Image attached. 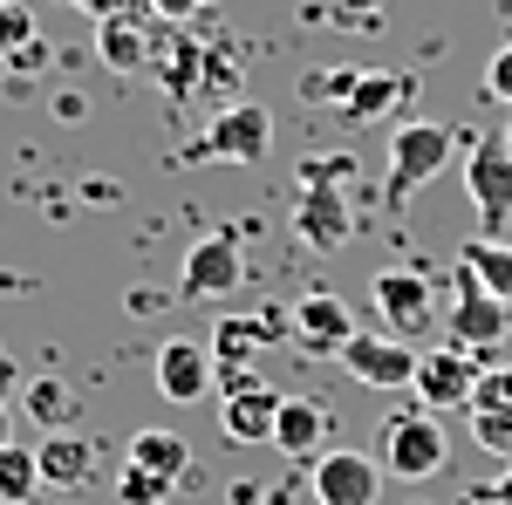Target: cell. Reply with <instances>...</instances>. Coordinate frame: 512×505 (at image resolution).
<instances>
[{"label":"cell","instance_id":"cell-39","mask_svg":"<svg viewBox=\"0 0 512 505\" xmlns=\"http://www.w3.org/2000/svg\"><path fill=\"white\" fill-rule=\"evenodd\" d=\"M506 144H512V123H506Z\"/></svg>","mask_w":512,"mask_h":505},{"label":"cell","instance_id":"cell-33","mask_svg":"<svg viewBox=\"0 0 512 505\" xmlns=\"http://www.w3.org/2000/svg\"><path fill=\"white\" fill-rule=\"evenodd\" d=\"M76 14H89V21H110V14H137V0H69Z\"/></svg>","mask_w":512,"mask_h":505},{"label":"cell","instance_id":"cell-26","mask_svg":"<svg viewBox=\"0 0 512 505\" xmlns=\"http://www.w3.org/2000/svg\"><path fill=\"white\" fill-rule=\"evenodd\" d=\"M472 444L512 465V410H472Z\"/></svg>","mask_w":512,"mask_h":505},{"label":"cell","instance_id":"cell-1","mask_svg":"<svg viewBox=\"0 0 512 505\" xmlns=\"http://www.w3.org/2000/svg\"><path fill=\"white\" fill-rule=\"evenodd\" d=\"M458 151H465V130L431 123V117H396L390 123V157H383V205L403 212L424 185H437L451 171Z\"/></svg>","mask_w":512,"mask_h":505},{"label":"cell","instance_id":"cell-30","mask_svg":"<svg viewBox=\"0 0 512 505\" xmlns=\"http://www.w3.org/2000/svg\"><path fill=\"white\" fill-rule=\"evenodd\" d=\"M328 21H342V28H376V21H383V0H328Z\"/></svg>","mask_w":512,"mask_h":505},{"label":"cell","instance_id":"cell-5","mask_svg":"<svg viewBox=\"0 0 512 505\" xmlns=\"http://www.w3.org/2000/svg\"><path fill=\"white\" fill-rule=\"evenodd\" d=\"M274 424H280V389L260 383V369L219 376V430H226V444H274Z\"/></svg>","mask_w":512,"mask_h":505},{"label":"cell","instance_id":"cell-8","mask_svg":"<svg viewBox=\"0 0 512 505\" xmlns=\"http://www.w3.org/2000/svg\"><path fill=\"white\" fill-rule=\"evenodd\" d=\"M246 280V246L239 233H205L178 267V301H226Z\"/></svg>","mask_w":512,"mask_h":505},{"label":"cell","instance_id":"cell-6","mask_svg":"<svg viewBox=\"0 0 512 505\" xmlns=\"http://www.w3.org/2000/svg\"><path fill=\"white\" fill-rule=\"evenodd\" d=\"M369 301L383 314V328L403 335V342L437 328V287H431V273H417V267H383L369 280Z\"/></svg>","mask_w":512,"mask_h":505},{"label":"cell","instance_id":"cell-11","mask_svg":"<svg viewBox=\"0 0 512 505\" xmlns=\"http://www.w3.org/2000/svg\"><path fill=\"white\" fill-rule=\"evenodd\" d=\"M342 369L362 389H410L417 383V349L390 328H355L349 349H342Z\"/></svg>","mask_w":512,"mask_h":505},{"label":"cell","instance_id":"cell-28","mask_svg":"<svg viewBox=\"0 0 512 505\" xmlns=\"http://www.w3.org/2000/svg\"><path fill=\"white\" fill-rule=\"evenodd\" d=\"M164 492H171V478H158V471H144V465H123L117 471V499L123 505H158Z\"/></svg>","mask_w":512,"mask_h":505},{"label":"cell","instance_id":"cell-32","mask_svg":"<svg viewBox=\"0 0 512 505\" xmlns=\"http://www.w3.org/2000/svg\"><path fill=\"white\" fill-rule=\"evenodd\" d=\"M48 62H55V48H48V41H28V48H21V55H14V62H7V76H41V69H48Z\"/></svg>","mask_w":512,"mask_h":505},{"label":"cell","instance_id":"cell-20","mask_svg":"<svg viewBox=\"0 0 512 505\" xmlns=\"http://www.w3.org/2000/svg\"><path fill=\"white\" fill-rule=\"evenodd\" d=\"M21 410H28L35 430H76L82 396L62 383V376H35V383H21Z\"/></svg>","mask_w":512,"mask_h":505},{"label":"cell","instance_id":"cell-17","mask_svg":"<svg viewBox=\"0 0 512 505\" xmlns=\"http://www.w3.org/2000/svg\"><path fill=\"white\" fill-rule=\"evenodd\" d=\"M328 437H335L328 403H315V396H280L274 451H287V458H321V444H328Z\"/></svg>","mask_w":512,"mask_h":505},{"label":"cell","instance_id":"cell-9","mask_svg":"<svg viewBox=\"0 0 512 505\" xmlns=\"http://www.w3.org/2000/svg\"><path fill=\"white\" fill-rule=\"evenodd\" d=\"M478 355L458 349V342H437V349L417 355V383L410 396L424 403V410H472V389H478Z\"/></svg>","mask_w":512,"mask_h":505},{"label":"cell","instance_id":"cell-27","mask_svg":"<svg viewBox=\"0 0 512 505\" xmlns=\"http://www.w3.org/2000/svg\"><path fill=\"white\" fill-rule=\"evenodd\" d=\"M355 69H315V76H301V96H308V103H335V110H342V103H349L355 96Z\"/></svg>","mask_w":512,"mask_h":505},{"label":"cell","instance_id":"cell-25","mask_svg":"<svg viewBox=\"0 0 512 505\" xmlns=\"http://www.w3.org/2000/svg\"><path fill=\"white\" fill-rule=\"evenodd\" d=\"M35 41V7L28 0H0V69Z\"/></svg>","mask_w":512,"mask_h":505},{"label":"cell","instance_id":"cell-14","mask_svg":"<svg viewBox=\"0 0 512 505\" xmlns=\"http://www.w3.org/2000/svg\"><path fill=\"white\" fill-rule=\"evenodd\" d=\"M294 233H301V246H315V253H342V246L355 239V219H349V198H342V185H301Z\"/></svg>","mask_w":512,"mask_h":505},{"label":"cell","instance_id":"cell-16","mask_svg":"<svg viewBox=\"0 0 512 505\" xmlns=\"http://www.w3.org/2000/svg\"><path fill=\"white\" fill-rule=\"evenodd\" d=\"M35 458H41V485H55V492H82V485L96 478V437H76V430H41Z\"/></svg>","mask_w":512,"mask_h":505},{"label":"cell","instance_id":"cell-7","mask_svg":"<svg viewBox=\"0 0 512 505\" xmlns=\"http://www.w3.org/2000/svg\"><path fill=\"white\" fill-rule=\"evenodd\" d=\"M383 458L369 451H321L308 471V499L315 505H383Z\"/></svg>","mask_w":512,"mask_h":505},{"label":"cell","instance_id":"cell-36","mask_svg":"<svg viewBox=\"0 0 512 505\" xmlns=\"http://www.w3.org/2000/svg\"><path fill=\"white\" fill-rule=\"evenodd\" d=\"M14 383H21V369H14V362H7V355H0V403H7V396H14Z\"/></svg>","mask_w":512,"mask_h":505},{"label":"cell","instance_id":"cell-4","mask_svg":"<svg viewBox=\"0 0 512 505\" xmlns=\"http://www.w3.org/2000/svg\"><path fill=\"white\" fill-rule=\"evenodd\" d=\"M465 192L478 205V226L492 239H506V219H512V144L499 130H465Z\"/></svg>","mask_w":512,"mask_h":505},{"label":"cell","instance_id":"cell-29","mask_svg":"<svg viewBox=\"0 0 512 505\" xmlns=\"http://www.w3.org/2000/svg\"><path fill=\"white\" fill-rule=\"evenodd\" d=\"M472 410H512V362H506V369H485V376H478Z\"/></svg>","mask_w":512,"mask_h":505},{"label":"cell","instance_id":"cell-18","mask_svg":"<svg viewBox=\"0 0 512 505\" xmlns=\"http://www.w3.org/2000/svg\"><path fill=\"white\" fill-rule=\"evenodd\" d=\"M151 28L137 21V14H110V21H96V62L110 69V76H144L151 69Z\"/></svg>","mask_w":512,"mask_h":505},{"label":"cell","instance_id":"cell-22","mask_svg":"<svg viewBox=\"0 0 512 505\" xmlns=\"http://www.w3.org/2000/svg\"><path fill=\"white\" fill-rule=\"evenodd\" d=\"M212 69V48H198L192 35H178L171 48H164V62H158V82H164V96L171 103H192L198 96V76Z\"/></svg>","mask_w":512,"mask_h":505},{"label":"cell","instance_id":"cell-31","mask_svg":"<svg viewBox=\"0 0 512 505\" xmlns=\"http://www.w3.org/2000/svg\"><path fill=\"white\" fill-rule=\"evenodd\" d=\"M485 89H492L499 103H512V41L492 55V62H485Z\"/></svg>","mask_w":512,"mask_h":505},{"label":"cell","instance_id":"cell-35","mask_svg":"<svg viewBox=\"0 0 512 505\" xmlns=\"http://www.w3.org/2000/svg\"><path fill=\"white\" fill-rule=\"evenodd\" d=\"M485 505H512V465L499 471V478H492V485H485Z\"/></svg>","mask_w":512,"mask_h":505},{"label":"cell","instance_id":"cell-23","mask_svg":"<svg viewBox=\"0 0 512 505\" xmlns=\"http://www.w3.org/2000/svg\"><path fill=\"white\" fill-rule=\"evenodd\" d=\"M458 267H472L499 301L512 308V239H492V233H478V239H465L458 246Z\"/></svg>","mask_w":512,"mask_h":505},{"label":"cell","instance_id":"cell-10","mask_svg":"<svg viewBox=\"0 0 512 505\" xmlns=\"http://www.w3.org/2000/svg\"><path fill=\"white\" fill-rule=\"evenodd\" d=\"M451 342L472 349V355H485V349L506 342V301H499L472 267L451 273Z\"/></svg>","mask_w":512,"mask_h":505},{"label":"cell","instance_id":"cell-34","mask_svg":"<svg viewBox=\"0 0 512 505\" xmlns=\"http://www.w3.org/2000/svg\"><path fill=\"white\" fill-rule=\"evenodd\" d=\"M144 7H151L158 21H171V28H178V21H192V14L205 7V0H144Z\"/></svg>","mask_w":512,"mask_h":505},{"label":"cell","instance_id":"cell-2","mask_svg":"<svg viewBox=\"0 0 512 505\" xmlns=\"http://www.w3.org/2000/svg\"><path fill=\"white\" fill-rule=\"evenodd\" d=\"M274 151V110L267 103H219L192 144H178V164H267Z\"/></svg>","mask_w":512,"mask_h":505},{"label":"cell","instance_id":"cell-12","mask_svg":"<svg viewBox=\"0 0 512 505\" xmlns=\"http://www.w3.org/2000/svg\"><path fill=\"white\" fill-rule=\"evenodd\" d=\"M349 335H355V308L342 301V294H328V287L301 294V301L287 308V342H294L301 355H335V362H342Z\"/></svg>","mask_w":512,"mask_h":505},{"label":"cell","instance_id":"cell-21","mask_svg":"<svg viewBox=\"0 0 512 505\" xmlns=\"http://www.w3.org/2000/svg\"><path fill=\"white\" fill-rule=\"evenodd\" d=\"M123 465H144V471H158V478H185L192 471V444L185 437H171V430H130V458Z\"/></svg>","mask_w":512,"mask_h":505},{"label":"cell","instance_id":"cell-15","mask_svg":"<svg viewBox=\"0 0 512 505\" xmlns=\"http://www.w3.org/2000/svg\"><path fill=\"white\" fill-rule=\"evenodd\" d=\"M287 335V314H226L219 328H212V362H219V376H233V369H253V355L280 342Z\"/></svg>","mask_w":512,"mask_h":505},{"label":"cell","instance_id":"cell-24","mask_svg":"<svg viewBox=\"0 0 512 505\" xmlns=\"http://www.w3.org/2000/svg\"><path fill=\"white\" fill-rule=\"evenodd\" d=\"M41 492L35 444H0V505H28Z\"/></svg>","mask_w":512,"mask_h":505},{"label":"cell","instance_id":"cell-37","mask_svg":"<svg viewBox=\"0 0 512 505\" xmlns=\"http://www.w3.org/2000/svg\"><path fill=\"white\" fill-rule=\"evenodd\" d=\"M0 444H14V410L0 403Z\"/></svg>","mask_w":512,"mask_h":505},{"label":"cell","instance_id":"cell-19","mask_svg":"<svg viewBox=\"0 0 512 505\" xmlns=\"http://www.w3.org/2000/svg\"><path fill=\"white\" fill-rule=\"evenodd\" d=\"M403 103H417V76H390V69H369V76L355 82V96L342 103V117H349V123H390Z\"/></svg>","mask_w":512,"mask_h":505},{"label":"cell","instance_id":"cell-13","mask_svg":"<svg viewBox=\"0 0 512 505\" xmlns=\"http://www.w3.org/2000/svg\"><path fill=\"white\" fill-rule=\"evenodd\" d=\"M219 383V362H212V342H164L158 349V396L164 403H205Z\"/></svg>","mask_w":512,"mask_h":505},{"label":"cell","instance_id":"cell-38","mask_svg":"<svg viewBox=\"0 0 512 505\" xmlns=\"http://www.w3.org/2000/svg\"><path fill=\"white\" fill-rule=\"evenodd\" d=\"M499 14H506V28H512V0H499Z\"/></svg>","mask_w":512,"mask_h":505},{"label":"cell","instance_id":"cell-3","mask_svg":"<svg viewBox=\"0 0 512 505\" xmlns=\"http://www.w3.org/2000/svg\"><path fill=\"white\" fill-rule=\"evenodd\" d=\"M376 458H383V471H396L403 485H424V478H437L444 471V458H451V437H444V424H437V410H390L383 424H376Z\"/></svg>","mask_w":512,"mask_h":505}]
</instances>
